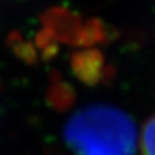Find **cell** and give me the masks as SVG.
<instances>
[{"label": "cell", "mask_w": 155, "mask_h": 155, "mask_svg": "<svg viewBox=\"0 0 155 155\" xmlns=\"http://www.w3.org/2000/svg\"><path fill=\"white\" fill-rule=\"evenodd\" d=\"M140 145L142 155H155V115L149 118L145 123Z\"/></svg>", "instance_id": "8992f818"}, {"label": "cell", "mask_w": 155, "mask_h": 155, "mask_svg": "<svg viewBox=\"0 0 155 155\" xmlns=\"http://www.w3.org/2000/svg\"><path fill=\"white\" fill-rule=\"evenodd\" d=\"M75 98L76 96L72 85L62 80V78L56 71L53 72L45 94L47 104L57 111H66L72 107Z\"/></svg>", "instance_id": "277c9868"}, {"label": "cell", "mask_w": 155, "mask_h": 155, "mask_svg": "<svg viewBox=\"0 0 155 155\" xmlns=\"http://www.w3.org/2000/svg\"><path fill=\"white\" fill-rule=\"evenodd\" d=\"M64 140L75 155H134L137 129L123 110L92 105L78 110L67 120Z\"/></svg>", "instance_id": "6da1fadb"}, {"label": "cell", "mask_w": 155, "mask_h": 155, "mask_svg": "<svg viewBox=\"0 0 155 155\" xmlns=\"http://www.w3.org/2000/svg\"><path fill=\"white\" fill-rule=\"evenodd\" d=\"M41 23L56 41L81 45L84 23L75 12L61 7L51 8L43 13Z\"/></svg>", "instance_id": "7a4b0ae2"}, {"label": "cell", "mask_w": 155, "mask_h": 155, "mask_svg": "<svg viewBox=\"0 0 155 155\" xmlns=\"http://www.w3.org/2000/svg\"><path fill=\"white\" fill-rule=\"evenodd\" d=\"M70 66L74 74L81 83L96 85L104 81L106 76H113L111 70L105 66L104 54L98 49H84L72 53Z\"/></svg>", "instance_id": "3957f363"}, {"label": "cell", "mask_w": 155, "mask_h": 155, "mask_svg": "<svg viewBox=\"0 0 155 155\" xmlns=\"http://www.w3.org/2000/svg\"><path fill=\"white\" fill-rule=\"evenodd\" d=\"M58 44L57 43H54V44H52L49 45L48 48H45V49H43L41 51V60L44 61V62H48V61H51L52 58H54L56 54L58 53Z\"/></svg>", "instance_id": "52a82bcc"}, {"label": "cell", "mask_w": 155, "mask_h": 155, "mask_svg": "<svg viewBox=\"0 0 155 155\" xmlns=\"http://www.w3.org/2000/svg\"><path fill=\"white\" fill-rule=\"evenodd\" d=\"M7 44L11 48V51L16 54L19 61L25 62L26 65H35L38 61V54L35 47L31 41L23 40L21 34L18 31H12L8 35Z\"/></svg>", "instance_id": "5b68a950"}]
</instances>
